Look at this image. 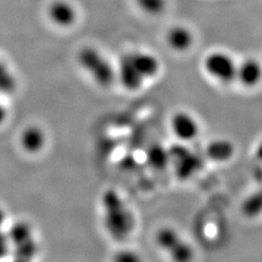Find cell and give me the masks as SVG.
I'll return each instance as SVG.
<instances>
[{"mask_svg": "<svg viewBox=\"0 0 262 262\" xmlns=\"http://www.w3.org/2000/svg\"><path fill=\"white\" fill-rule=\"evenodd\" d=\"M103 223L106 232L115 241H125L134 232V213L115 189L105 190L101 198Z\"/></svg>", "mask_w": 262, "mask_h": 262, "instance_id": "obj_1", "label": "cell"}, {"mask_svg": "<svg viewBox=\"0 0 262 262\" xmlns=\"http://www.w3.org/2000/svg\"><path fill=\"white\" fill-rule=\"evenodd\" d=\"M78 63L97 85L111 86L116 80V69L110 60L96 48L86 46L78 53Z\"/></svg>", "mask_w": 262, "mask_h": 262, "instance_id": "obj_2", "label": "cell"}, {"mask_svg": "<svg viewBox=\"0 0 262 262\" xmlns=\"http://www.w3.org/2000/svg\"><path fill=\"white\" fill-rule=\"evenodd\" d=\"M169 163L173 165L175 175L180 180H188L203 166V161L198 154L183 144H175L168 149Z\"/></svg>", "mask_w": 262, "mask_h": 262, "instance_id": "obj_3", "label": "cell"}, {"mask_svg": "<svg viewBox=\"0 0 262 262\" xmlns=\"http://www.w3.org/2000/svg\"><path fill=\"white\" fill-rule=\"evenodd\" d=\"M155 241L162 250L167 252L170 258L177 262H187L193 258L192 247L174 228H160L155 235Z\"/></svg>", "mask_w": 262, "mask_h": 262, "instance_id": "obj_4", "label": "cell"}, {"mask_svg": "<svg viewBox=\"0 0 262 262\" xmlns=\"http://www.w3.org/2000/svg\"><path fill=\"white\" fill-rule=\"evenodd\" d=\"M8 238L14 247V257L19 261H29L35 257L37 253V244L33 235L32 227L26 222L14 223Z\"/></svg>", "mask_w": 262, "mask_h": 262, "instance_id": "obj_5", "label": "cell"}, {"mask_svg": "<svg viewBox=\"0 0 262 262\" xmlns=\"http://www.w3.org/2000/svg\"><path fill=\"white\" fill-rule=\"evenodd\" d=\"M203 68L210 77L222 83H231L236 79L237 66L229 55L213 52L203 60Z\"/></svg>", "mask_w": 262, "mask_h": 262, "instance_id": "obj_6", "label": "cell"}, {"mask_svg": "<svg viewBox=\"0 0 262 262\" xmlns=\"http://www.w3.org/2000/svg\"><path fill=\"white\" fill-rule=\"evenodd\" d=\"M170 129L178 140L183 142L194 140L200 133L198 121L187 112H177L171 116Z\"/></svg>", "mask_w": 262, "mask_h": 262, "instance_id": "obj_7", "label": "cell"}, {"mask_svg": "<svg viewBox=\"0 0 262 262\" xmlns=\"http://www.w3.org/2000/svg\"><path fill=\"white\" fill-rule=\"evenodd\" d=\"M116 80L119 81L122 88L130 92L140 90L145 82L140 72L137 70L133 61L130 60L128 55L122 57L119 61L118 68L116 70Z\"/></svg>", "mask_w": 262, "mask_h": 262, "instance_id": "obj_8", "label": "cell"}, {"mask_svg": "<svg viewBox=\"0 0 262 262\" xmlns=\"http://www.w3.org/2000/svg\"><path fill=\"white\" fill-rule=\"evenodd\" d=\"M48 19L59 28H69L77 21V11L66 0H55L47 8Z\"/></svg>", "mask_w": 262, "mask_h": 262, "instance_id": "obj_9", "label": "cell"}, {"mask_svg": "<svg viewBox=\"0 0 262 262\" xmlns=\"http://www.w3.org/2000/svg\"><path fill=\"white\" fill-rule=\"evenodd\" d=\"M137 70L146 81L157 77L161 69L160 60L153 54L144 52H136L128 55Z\"/></svg>", "mask_w": 262, "mask_h": 262, "instance_id": "obj_10", "label": "cell"}, {"mask_svg": "<svg viewBox=\"0 0 262 262\" xmlns=\"http://www.w3.org/2000/svg\"><path fill=\"white\" fill-rule=\"evenodd\" d=\"M20 143L26 152L30 154L39 153L46 144L45 133L37 126H29L21 134Z\"/></svg>", "mask_w": 262, "mask_h": 262, "instance_id": "obj_11", "label": "cell"}, {"mask_svg": "<svg viewBox=\"0 0 262 262\" xmlns=\"http://www.w3.org/2000/svg\"><path fill=\"white\" fill-rule=\"evenodd\" d=\"M167 45L177 53H184L190 49L193 44L191 31L183 26H176L169 29L166 35Z\"/></svg>", "mask_w": 262, "mask_h": 262, "instance_id": "obj_12", "label": "cell"}, {"mask_svg": "<svg viewBox=\"0 0 262 262\" xmlns=\"http://www.w3.org/2000/svg\"><path fill=\"white\" fill-rule=\"evenodd\" d=\"M236 79H238L245 86H255L262 79V67L256 60H246L239 67H237Z\"/></svg>", "mask_w": 262, "mask_h": 262, "instance_id": "obj_13", "label": "cell"}, {"mask_svg": "<svg viewBox=\"0 0 262 262\" xmlns=\"http://www.w3.org/2000/svg\"><path fill=\"white\" fill-rule=\"evenodd\" d=\"M235 153L234 144L225 140V139H215V140L211 141L207 149H206V155L207 158L210 159L213 162H226L233 158Z\"/></svg>", "mask_w": 262, "mask_h": 262, "instance_id": "obj_14", "label": "cell"}, {"mask_svg": "<svg viewBox=\"0 0 262 262\" xmlns=\"http://www.w3.org/2000/svg\"><path fill=\"white\" fill-rule=\"evenodd\" d=\"M147 162L155 169H163L169 164V152L161 145L152 146L147 152Z\"/></svg>", "mask_w": 262, "mask_h": 262, "instance_id": "obj_15", "label": "cell"}, {"mask_svg": "<svg viewBox=\"0 0 262 262\" xmlns=\"http://www.w3.org/2000/svg\"><path fill=\"white\" fill-rule=\"evenodd\" d=\"M242 211L246 216L255 217L262 213V190L249 195L243 203Z\"/></svg>", "mask_w": 262, "mask_h": 262, "instance_id": "obj_16", "label": "cell"}, {"mask_svg": "<svg viewBox=\"0 0 262 262\" xmlns=\"http://www.w3.org/2000/svg\"><path fill=\"white\" fill-rule=\"evenodd\" d=\"M15 89V80L11 72L0 61V93H11Z\"/></svg>", "mask_w": 262, "mask_h": 262, "instance_id": "obj_17", "label": "cell"}, {"mask_svg": "<svg viewBox=\"0 0 262 262\" xmlns=\"http://www.w3.org/2000/svg\"><path fill=\"white\" fill-rule=\"evenodd\" d=\"M141 9L150 14L160 13L164 8L163 0H138Z\"/></svg>", "mask_w": 262, "mask_h": 262, "instance_id": "obj_18", "label": "cell"}, {"mask_svg": "<svg viewBox=\"0 0 262 262\" xmlns=\"http://www.w3.org/2000/svg\"><path fill=\"white\" fill-rule=\"evenodd\" d=\"M115 260L120 262H135L139 260V257L133 251H120Z\"/></svg>", "mask_w": 262, "mask_h": 262, "instance_id": "obj_19", "label": "cell"}, {"mask_svg": "<svg viewBox=\"0 0 262 262\" xmlns=\"http://www.w3.org/2000/svg\"><path fill=\"white\" fill-rule=\"evenodd\" d=\"M8 244H9V238H8V235L0 231V258L7 255L9 247H8Z\"/></svg>", "mask_w": 262, "mask_h": 262, "instance_id": "obj_20", "label": "cell"}, {"mask_svg": "<svg viewBox=\"0 0 262 262\" xmlns=\"http://www.w3.org/2000/svg\"><path fill=\"white\" fill-rule=\"evenodd\" d=\"M6 116H7V112L4 106L0 104V124H2V122L6 119Z\"/></svg>", "mask_w": 262, "mask_h": 262, "instance_id": "obj_21", "label": "cell"}, {"mask_svg": "<svg viewBox=\"0 0 262 262\" xmlns=\"http://www.w3.org/2000/svg\"><path fill=\"white\" fill-rule=\"evenodd\" d=\"M256 154H257V157H258V159L259 160H261L262 161V142L258 145V147H257V152H256Z\"/></svg>", "mask_w": 262, "mask_h": 262, "instance_id": "obj_22", "label": "cell"}, {"mask_svg": "<svg viewBox=\"0 0 262 262\" xmlns=\"http://www.w3.org/2000/svg\"><path fill=\"white\" fill-rule=\"evenodd\" d=\"M5 219H6V216H5V212L0 209V227H2V225L4 224V222H5Z\"/></svg>", "mask_w": 262, "mask_h": 262, "instance_id": "obj_23", "label": "cell"}]
</instances>
